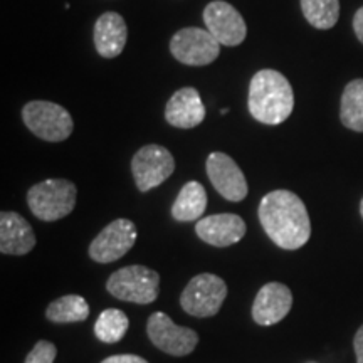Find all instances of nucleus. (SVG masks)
Segmentation results:
<instances>
[{
  "label": "nucleus",
  "mask_w": 363,
  "mask_h": 363,
  "mask_svg": "<svg viewBox=\"0 0 363 363\" xmlns=\"http://www.w3.org/2000/svg\"><path fill=\"white\" fill-rule=\"evenodd\" d=\"M262 229L276 246L296 251L310 240L311 220L306 206L289 190H272L259 203Z\"/></svg>",
  "instance_id": "nucleus-1"
},
{
  "label": "nucleus",
  "mask_w": 363,
  "mask_h": 363,
  "mask_svg": "<svg viewBox=\"0 0 363 363\" xmlns=\"http://www.w3.org/2000/svg\"><path fill=\"white\" fill-rule=\"evenodd\" d=\"M247 106L259 123L281 125L291 116L294 108L291 84L276 69L257 71L249 84Z\"/></svg>",
  "instance_id": "nucleus-2"
},
{
  "label": "nucleus",
  "mask_w": 363,
  "mask_h": 363,
  "mask_svg": "<svg viewBox=\"0 0 363 363\" xmlns=\"http://www.w3.org/2000/svg\"><path fill=\"white\" fill-rule=\"evenodd\" d=\"M76 185L65 179H49L27 192L30 212L40 220L54 222L69 216L76 207Z\"/></svg>",
  "instance_id": "nucleus-3"
},
{
  "label": "nucleus",
  "mask_w": 363,
  "mask_h": 363,
  "mask_svg": "<svg viewBox=\"0 0 363 363\" xmlns=\"http://www.w3.org/2000/svg\"><path fill=\"white\" fill-rule=\"evenodd\" d=\"M27 128L44 142H65L74 130L71 113L61 104L51 101H30L22 110Z\"/></svg>",
  "instance_id": "nucleus-4"
},
{
  "label": "nucleus",
  "mask_w": 363,
  "mask_h": 363,
  "mask_svg": "<svg viewBox=\"0 0 363 363\" xmlns=\"http://www.w3.org/2000/svg\"><path fill=\"white\" fill-rule=\"evenodd\" d=\"M158 272L147 266H126L113 272L106 283V289L121 301L150 305L158 298Z\"/></svg>",
  "instance_id": "nucleus-5"
},
{
  "label": "nucleus",
  "mask_w": 363,
  "mask_h": 363,
  "mask_svg": "<svg viewBox=\"0 0 363 363\" xmlns=\"http://www.w3.org/2000/svg\"><path fill=\"white\" fill-rule=\"evenodd\" d=\"M225 296L227 286L224 279L203 272L190 279L180 296V305L190 316L208 318L219 313Z\"/></svg>",
  "instance_id": "nucleus-6"
},
{
  "label": "nucleus",
  "mask_w": 363,
  "mask_h": 363,
  "mask_svg": "<svg viewBox=\"0 0 363 363\" xmlns=\"http://www.w3.org/2000/svg\"><path fill=\"white\" fill-rule=\"evenodd\" d=\"M170 52L185 66H207L220 54V43L207 29L185 27L174 34Z\"/></svg>",
  "instance_id": "nucleus-7"
},
{
  "label": "nucleus",
  "mask_w": 363,
  "mask_h": 363,
  "mask_svg": "<svg viewBox=\"0 0 363 363\" xmlns=\"http://www.w3.org/2000/svg\"><path fill=\"white\" fill-rule=\"evenodd\" d=\"M175 170V160L172 153L160 145H145L135 153L131 160V172L140 192L158 187Z\"/></svg>",
  "instance_id": "nucleus-8"
},
{
  "label": "nucleus",
  "mask_w": 363,
  "mask_h": 363,
  "mask_svg": "<svg viewBox=\"0 0 363 363\" xmlns=\"http://www.w3.org/2000/svg\"><path fill=\"white\" fill-rule=\"evenodd\" d=\"M147 333L157 348L174 357L190 355L199 343V335L194 330L175 325L172 318L162 311L148 318Z\"/></svg>",
  "instance_id": "nucleus-9"
},
{
  "label": "nucleus",
  "mask_w": 363,
  "mask_h": 363,
  "mask_svg": "<svg viewBox=\"0 0 363 363\" xmlns=\"http://www.w3.org/2000/svg\"><path fill=\"white\" fill-rule=\"evenodd\" d=\"M136 225L128 219H116L108 224L93 239L89 246L91 259L108 264L118 261L135 246L136 242Z\"/></svg>",
  "instance_id": "nucleus-10"
},
{
  "label": "nucleus",
  "mask_w": 363,
  "mask_h": 363,
  "mask_svg": "<svg viewBox=\"0 0 363 363\" xmlns=\"http://www.w3.org/2000/svg\"><path fill=\"white\" fill-rule=\"evenodd\" d=\"M203 22H206L207 30L219 40L222 45H235L242 44L247 35V26L244 17L234 6L224 0H214L203 11Z\"/></svg>",
  "instance_id": "nucleus-11"
},
{
  "label": "nucleus",
  "mask_w": 363,
  "mask_h": 363,
  "mask_svg": "<svg viewBox=\"0 0 363 363\" xmlns=\"http://www.w3.org/2000/svg\"><path fill=\"white\" fill-rule=\"evenodd\" d=\"M208 180L225 201L240 202L247 195V180L233 158L222 152L211 153L206 162Z\"/></svg>",
  "instance_id": "nucleus-12"
},
{
  "label": "nucleus",
  "mask_w": 363,
  "mask_h": 363,
  "mask_svg": "<svg viewBox=\"0 0 363 363\" xmlns=\"http://www.w3.org/2000/svg\"><path fill=\"white\" fill-rule=\"evenodd\" d=\"M293 306V293L283 283H267L257 293L252 305V318L257 325L279 323Z\"/></svg>",
  "instance_id": "nucleus-13"
},
{
  "label": "nucleus",
  "mask_w": 363,
  "mask_h": 363,
  "mask_svg": "<svg viewBox=\"0 0 363 363\" xmlns=\"http://www.w3.org/2000/svg\"><path fill=\"white\" fill-rule=\"evenodd\" d=\"M195 233L211 246L227 247L239 242L246 235V222L235 214L208 216L197 220Z\"/></svg>",
  "instance_id": "nucleus-14"
},
{
  "label": "nucleus",
  "mask_w": 363,
  "mask_h": 363,
  "mask_svg": "<svg viewBox=\"0 0 363 363\" xmlns=\"http://www.w3.org/2000/svg\"><path fill=\"white\" fill-rule=\"evenodd\" d=\"M165 120L180 130L195 128L206 120V106L195 88H182L172 94L165 106Z\"/></svg>",
  "instance_id": "nucleus-15"
},
{
  "label": "nucleus",
  "mask_w": 363,
  "mask_h": 363,
  "mask_svg": "<svg viewBox=\"0 0 363 363\" xmlns=\"http://www.w3.org/2000/svg\"><path fill=\"white\" fill-rule=\"evenodd\" d=\"M93 39L94 48L101 57L113 59L120 56L128 39V27L123 16L118 12L101 13L94 24Z\"/></svg>",
  "instance_id": "nucleus-16"
},
{
  "label": "nucleus",
  "mask_w": 363,
  "mask_h": 363,
  "mask_svg": "<svg viewBox=\"0 0 363 363\" xmlns=\"http://www.w3.org/2000/svg\"><path fill=\"white\" fill-rule=\"evenodd\" d=\"M35 246V234L24 217L16 212L0 214V252L24 256Z\"/></svg>",
  "instance_id": "nucleus-17"
},
{
  "label": "nucleus",
  "mask_w": 363,
  "mask_h": 363,
  "mask_svg": "<svg viewBox=\"0 0 363 363\" xmlns=\"http://www.w3.org/2000/svg\"><path fill=\"white\" fill-rule=\"evenodd\" d=\"M207 207L206 189L199 182H187L177 195L172 206V217L179 222H192L201 219Z\"/></svg>",
  "instance_id": "nucleus-18"
},
{
  "label": "nucleus",
  "mask_w": 363,
  "mask_h": 363,
  "mask_svg": "<svg viewBox=\"0 0 363 363\" xmlns=\"http://www.w3.org/2000/svg\"><path fill=\"white\" fill-rule=\"evenodd\" d=\"M340 120L345 128L363 133V79H353L345 86L340 103Z\"/></svg>",
  "instance_id": "nucleus-19"
},
{
  "label": "nucleus",
  "mask_w": 363,
  "mask_h": 363,
  "mask_svg": "<svg viewBox=\"0 0 363 363\" xmlns=\"http://www.w3.org/2000/svg\"><path fill=\"white\" fill-rule=\"evenodd\" d=\"M48 320L54 323H76V321H84L89 316L88 301L79 294H66L61 296L45 310Z\"/></svg>",
  "instance_id": "nucleus-20"
},
{
  "label": "nucleus",
  "mask_w": 363,
  "mask_h": 363,
  "mask_svg": "<svg viewBox=\"0 0 363 363\" xmlns=\"http://www.w3.org/2000/svg\"><path fill=\"white\" fill-rule=\"evenodd\" d=\"M301 11L313 27L328 30L340 19V0H301Z\"/></svg>",
  "instance_id": "nucleus-21"
},
{
  "label": "nucleus",
  "mask_w": 363,
  "mask_h": 363,
  "mask_svg": "<svg viewBox=\"0 0 363 363\" xmlns=\"http://www.w3.org/2000/svg\"><path fill=\"white\" fill-rule=\"evenodd\" d=\"M128 328V316L121 310H116V308L104 310L98 316L96 323H94V333H96L98 340H101L104 343H118L125 337Z\"/></svg>",
  "instance_id": "nucleus-22"
},
{
  "label": "nucleus",
  "mask_w": 363,
  "mask_h": 363,
  "mask_svg": "<svg viewBox=\"0 0 363 363\" xmlns=\"http://www.w3.org/2000/svg\"><path fill=\"white\" fill-rule=\"evenodd\" d=\"M56 355V345L51 342H45V340H40V342L35 343V347L30 350L29 355H27L24 363H54Z\"/></svg>",
  "instance_id": "nucleus-23"
},
{
  "label": "nucleus",
  "mask_w": 363,
  "mask_h": 363,
  "mask_svg": "<svg viewBox=\"0 0 363 363\" xmlns=\"http://www.w3.org/2000/svg\"><path fill=\"white\" fill-rule=\"evenodd\" d=\"M101 363H148V362L138 355H113V357H108L106 360H103Z\"/></svg>",
  "instance_id": "nucleus-24"
},
{
  "label": "nucleus",
  "mask_w": 363,
  "mask_h": 363,
  "mask_svg": "<svg viewBox=\"0 0 363 363\" xmlns=\"http://www.w3.org/2000/svg\"><path fill=\"white\" fill-rule=\"evenodd\" d=\"M353 348H355L357 363H363V325L358 328L355 338H353Z\"/></svg>",
  "instance_id": "nucleus-25"
},
{
  "label": "nucleus",
  "mask_w": 363,
  "mask_h": 363,
  "mask_svg": "<svg viewBox=\"0 0 363 363\" xmlns=\"http://www.w3.org/2000/svg\"><path fill=\"white\" fill-rule=\"evenodd\" d=\"M353 30H355L357 39L363 44V7L358 9L353 16Z\"/></svg>",
  "instance_id": "nucleus-26"
},
{
  "label": "nucleus",
  "mask_w": 363,
  "mask_h": 363,
  "mask_svg": "<svg viewBox=\"0 0 363 363\" xmlns=\"http://www.w3.org/2000/svg\"><path fill=\"white\" fill-rule=\"evenodd\" d=\"M360 214H362V219H363V199H362V202H360Z\"/></svg>",
  "instance_id": "nucleus-27"
},
{
  "label": "nucleus",
  "mask_w": 363,
  "mask_h": 363,
  "mask_svg": "<svg viewBox=\"0 0 363 363\" xmlns=\"http://www.w3.org/2000/svg\"><path fill=\"white\" fill-rule=\"evenodd\" d=\"M220 113H222V115H227V113H229V108H224V110H222Z\"/></svg>",
  "instance_id": "nucleus-28"
}]
</instances>
